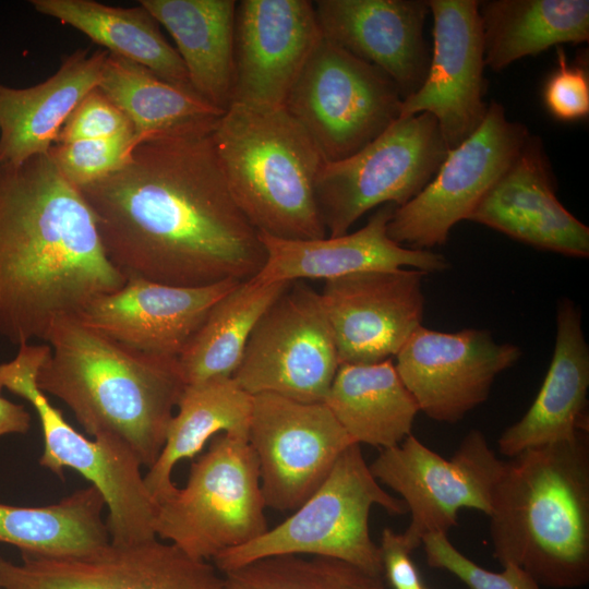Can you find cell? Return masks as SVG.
Wrapping results in <instances>:
<instances>
[{
	"label": "cell",
	"instance_id": "30",
	"mask_svg": "<svg viewBox=\"0 0 589 589\" xmlns=\"http://www.w3.org/2000/svg\"><path fill=\"white\" fill-rule=\"evenodd\" d=\"M40 14L59 20L108 52L136 62L160 79L191 87L181 57L141 5L119 8L94 0H32Z\"/></svg>",
	"mask_w": 589,
	"mask_h": 589
},
{
	"label": "cell",
	"instance_id": "3",
	"mask_svg": "<svg viewBox=\"0 0 589 589\" xmlns=\"http://www.w3.org/2000/svg\"><path fill=\"white\" fill-rule=\"evenodd\" d=\"M37 387L63 401L94 440L128 449L151 468L159 457L184 390L178 358L137 351L83 324L58 318Z\"/></svg>",
	"mask_w": 589,
	"mask_h": 589
},
{
	"label": "cell",
	"instance_id": "6",
	"mask_svg": "<svg viewBox=\"0 0 589 589\" xmlns=\"http://www.w3.org/2000/svg\"><path fill=\"white\" fill-rule=\"evenodd\" d=\"M373 505L389 515L408 513L401 498L381 486L360 444L354 443L291 516L254 540L220 552L213 558L214 566L224 574L269 556L312 555L337 558L383 576L380 548L369 528Z\"/></svg>",
	"mask_w": 589,
	"mask_h": 589
},
{
	"label": "cell",
	"instance_id": "29",
	"mask_svg": "<svg viewBox=\"0 0 589 589\" xmlns=\"http://www.w3.org/2000/svg\"><path fill=\"white\" fill-rule=\"evenodd\" d=\"M484 64L501 71L551 46L589 39L587 0L479 1Z\"/></svg>",
	"mask_w": 589,
	"mask_h": 589
},
{
	"label": "cell",
	"instance_id": "2",
	"mask_svg": "<svg viewBox=\"0 0 589 589\" xmlns=\"http://www.w3.org/2000/svg\"><path fill=\"white\" fill-rule=\"evenodd\" d=\"M124 283L86 201L49 153L0 166V337L44 341L55 321Z\"/></svg>",
	"mask_w": 589,
	"mask_h": 589
},
{
	"label": "cell",
	"instance_id": "9",
	"mask_svg": "<svg viewBox=\"0 0 589 589\" xmlns=\"http://www.w3.org/2000/svg\"><path fill=\"white\" fill-rule=\"evenodd\" d=\"M448 151L436 119L422 112L397 119L357 153L326 161L315 196L328 237L347 233L374 207L406 204L433 179Z\"/></svg>",
	"mask_w": 589,
	"mask_h": 589
},
{
	"label": "cell",
	"instance_id": "38",
	"mask_svg": "<svg viewBox=\"0 0 589 589\" xmlns=\"http://www.w3.org/2000/svg\"><path fill=\"white\" fill-rule=\"evenodd\" d=\"M557 69L544 87V103L557 119L572 121L589 112L588 76L582 67L569 64L562 47H557Z\"/></svg>",
	"mask_w": 589,
	"mask_h": 589
},
{
	"label": "cell",
	"instance_id": "10",
	"mask_svg": "<svg viewBox=\"0 0 589 589\" xmlns=\"http://www.w3.org/2000/svg\"><path fill=\"white\" fill-rule=\"evenodd\" d=\"M402 97L378 68L322 37L291 88L286 109L325 161L346 158L399 119Z\"/></svg>",
	"mask_w": 589,
	"mask_h": 589
},
{
	"label": "cell",
	"instance_id": "4",
	"mask_svg": "<svg viewBox=\"0 0 589 589\" xmlns=\"http://www.w3.org/2000/svg\"><path fill=\"white\" fill-rule=\"evenodd\" d=\"M490 518L493 556L540 586L574 589L589 581V442L528 448L505 461Z\"/></svg>",
	"mask_w": 589,
	"mask_h": 589
},
{
	"label": "cell",
	"instance_id": "35",
	"mask_svg": "<svg viewBox=\"0 0 589 589\" xmlns=\"http://www.w3.org/2000/svg\"><path fill=\"white\" fill-rule=\"evenodd\" d=\"M133 133L55 144L49 149L61 175L81 189L120 169L132 152Z\"/></svg>",
	"mask_w": 589,
	"mask_h": 589
},
{
	"label": "cell",
	"instance_id": "1",
	"mask_svg": "<svg viewBox=\"0 0 589 589\" xmlns=\"http://www.w3.org/2000/svg\"><path fill=\"white\" fill-rule=\"evenodd\" d=\"M215 124L149 137L116 172L79 189L108 260L125 280L203 287L245 281L263 267L260 232L221 170Z\"/></svg>",
	"mask_w": 589,
	"mask_h": 589
},
{
	"label": "cell",
	"instance_id": "16",
	"mask_svg": "<svg viewBox=\"0 0 589 589\" xmlns=\"http://www.w3.org/2000/svg\"><path fill=\"white\" fill-rule=\"evenodd\" d=\"M520 356L519 347L496 342L486 329L443 333L421 325L396 354L395 366L420 411L455 423L488 399L495 377Z\"/></svg>",
	"mask_w": 589,
	"mask_h": 589
},
{
	"label": "cell",
	"instance_id": "12",
	"mask_svg": "<svg viewBox=\"0 0 589 589\" xmlns=\"http://www.w3.org/2000/svg\"><path fill=\"white\" fill-rule=\"evenodd\" d=\"M338 366L320 292L293 281L259 318L231 378L251 396L324 402Z\"/></svg>",
	"mask_w": 589,
	"mask_h": 589
},
{
	"label": "cell",
	"instance_id": "23",
	"mask_svg": "<svg viewBox=\"0 0 589 589\" xmlns=\"http://www.w3.org/2000/svg\"><path fill=\"white\" fill-rule=\"evenodd\" d=\"M396 206H380L366 225L354 232L321 239L291 240L260 232L266 259L253 279L257 283L330 280L366 271L413 267L425 273L448 267L444 255L408 249L387 235Z\"/></svg>",
	"mask_w": 589,
	"mask_h": 589
},
{
	"label": "cell",
	"instance_id": "13",
	"mask_svg": "<svg viewBox=\"0 0 589 589\" xmlns=\"http://www.w3.org/2000/svg\"><path fill=\"white\" fill-rule=\"evenodd\" d=\"M529 135L525 125L506 118L501 104L491 101L481 124L448 151L433 179L395 207L387 224L388 237L419 250L444 244L453 226L468 219Z\"/></svg>",
	"mask_w": 589,
	"mask_h": 589
},
{
	"label": "cell",
	"instance_id": "34",
	"mask_svg": "<svg viewBox=\"0 0 589 589\" xmlns=\"http://www.w3.org/2000/svg\"><path fill=\"white\" fill-rule=\"evenodd\" d=\"M221 589H385V579L337 558L278 555L224 573Z\"/></svg>",
	"mask_w": 589,
	"mask_h": 589
},
{
	"label": "cell",
	"instance_id": "39",
	"mask_svg": "<svg viewBox=\"0 0 589 589\" xmlns=\"http://www.w3.org/2000/svg\"><path fill=\"white\" fill-rule=\"evenodd\" d=\"M378 548L384 579L393 589L424 588L401 533L384 528Z\"/></svg>",
	"mask_w": 589,
	"mask_h": 589
},
{
	"label": "cell",
	"instance_id": "15",
	"mask_svg": "<svg viewBox=\"0 0 589 589\" xmlns=\"http://www.w3.org/2000/svg\"><path fill=\"white\" fill-rule=\"evenodd\" d=\"M22 563L0 555V589H221L223 576L207 561L194 560L157 539L109 542L85 556L21 552Z\"/></svg>",
	"mask_w": 589,
	"mask_h": 589
},
{
	"label": "cell",
	"instance_id": "27",
	"mask_svg": "<svg viewBox=\"0 0 589 589\" xmlns=\"http://www.w3.org/2000/svg\"><path fill=\"white\" fill-rule=\"evenodd\" d=\"M324 402L356 443L383 449L411 434L420 411L392 359L340 364Z\"/></svg>",
	"mask_w": 589,
	"mask_h": 589
},
{
	"label": "cell",
	"instance_id": "37",
	"mask_svg": "<svg viewBox=\"0 0 589 589\" xmlns=\"http://www.w3.org/2000/svg\"><path fill=\"white\" fill-rule=\"evenodd\" d=\"M133 133L127 116L98 88L89 91L63 123L56 144Z\"/></svg>",
	"mask_w": 589,
	"mask_h": 589
},
{
	"label": "cell",
	"instance_id": "31",
	"mask_svg": "<svg viewBox=\"0 0 589 589\" xmlns=\"http://www.w3.org/2000/svg\"><path fill=\"white\" fill-rule=\"evenodd\" d=\"M130 120L132 151L163 133L213 124L224 115L193 88L169 83L147 68L108 53L97 86Z\"/></svg>",
	"mask_w": 589,
	"mask_h": 589
},
{
	"label": "cell",
	"instance_id": "28",
	"mask_svg": "<svg viewBox=\"0 0 589 589\" xmlns=\"http://www.w3.org/2000/svg\"><path fill=\"white\" fill-rule=\"evenodd\" d=\"M156 462L144 476L145 486L156 504L176 490L175 465L197 455L219 433L248 436L252 396L233 380L215 378L185 385Z\"/></svg>",
	"mask_w": 589,
	"mask_h": 589
},
{
	"label": "cell",
	"instance_id": "5",
	"mask_svg": "<svg viewBox=\"0 0 589 589\" xmlns=\"http://www.w3.org/2000/svg\"><path fill=\"white\" fill-rule=\"evenodd\" d=\"M212 136L229 190L259 232L291 240L326 237L315 196L326 161L285 106L233 103Z\"/></svg>",
	"mask_w": 589,
	"mask_h": 589
},
{
	"label": "cell",
	"instance_id": "25",
	"mask_svg": "<svg viewBox=\"0 0 589 589\" xmlns=\"http://www.w3.org/2000/svg\"><path fill=\"white\" fill-rule=\"evenodd\" d=\"M105 49H76L46 81L26 88L0 83V166L47 154L79 101L98 86Z\"/></svg>",
	"mask_w": 589,
	"mask_h": 589
},
{
	"label": "cell",
	"instance_id": "18",
	"mask_svg": "<svg viewBox=\"0 0 589 589\" xmlns=\"http://www.w3.org/2000/svg\"><path fill=\"white\" fill-rule=\"evenodd\" d=\"M433 47L419 89L402 99L399 118L432 115L452 149L483 121L484 43L477 0H429Z\"/></svg>",
	"mask_w": 589,
	"mask_h": 589
},
{
	"label": "cell",
	"instance_id": "40",
	"mask_svg": "<svg viewBox=\"0 0 589 589\" xmlns=\"http://www.w3.org/2000/svg\"><path fill=\"white\" fill-rule=\"evenodd\" d=\"M31 414L24 406L0 396V436L10 433H26L31 428Z\"/></svg>",
	"mask_w": 589,
	"mask_h": 589
},
{
	"label": "cell",
	"instance_id": "8",
	"mask_svg": "<svg viewBox=\"0 0 589 589\" xmlns=\"http://www.w3.org/2000/svg\"><path fill=\"white\" fill-rule=\"evenodd\" d=\"M49 346L24 344L12 361L0 364L2 388L23 397L36 410L43 430L39 465L63 479L73 469L91 481L108 507L110 541L129 544L156 539L157 504L149 495L141 464L125 448L105 440H88L70 425L36 384L37 372Z\"/></svg>",
	"mask_w": 589,
	"mask_h": 589
},
{
	"label": "cell",
	"instance_id": "19",
	"mask_svg": "<svg viewBox=\"0 0 589 589\" xmlns=\"http://www.w3.org/2000/svg\"><path fill=\"white\" fill-rule=\"evenodd\" d=\"M321 39L312 1H237L231 104L285 106Z\"/></svg>",
	"mask_w": 589,
	"mask_h": 589
},
{
	"label": "cell",
	"instance_id": "7",
	"mask_svg": "<svg viewBox=\"0 0 589 589\" xmlns=\"http://www.w3.org/2000/svg\"><path fill=\"white\" fill-rule=\"evenodd\" d=\"M265 507L248 436L219 433L191 464L185 486L157 504L154 531L190 557L208 561L263 534Z\"/></svg>",
	"mask_w": 589,
	"mask_h": 589
},
{
	"label": "cell",
	"instance_id": "14",
	"mask_svg": "<svg viewBox=\"0 0 589 589\" xmlns=\"http://www.w3.org/2000/svg\"><path fill=\"white\" fill-rule=\"evenodd\" d=\"M248 441L259 465L266 507L294 510L325 481L356 442L325 402L272 393L252 396Z\"/></svg>",
	"mask_w": 589,
	"mask_h": 589
},
{
	"label": "cell",
	"instance_id": "32",
	"mask_svg": "<svg viewBox=\"0 0 589 589\" xmlns=\"http://www.w3.org/2000/svg\"><path fill=\"white\" fill-rule=\"evenodd\" d=\"M290 284L251 278L217 300L178 357L185 384L230 378L259 318Z\"/></svg>",
	"mask_w": 589,
	"mask_h": 589
},
{
	"label": "cell",
	"instance_id": "22",
	"mask_svg": "<svg viewBox=\"0 0 589 589\" xmlns=\"http://www.w3.org/2000/svg\"><path fill=\"white\" fill-rule=\"evenodd\" d=\"M467 220L541 250L589 256V228L557 200L550 163L538 136H528Z\"/></svg>",
	"mask_w": 589,
	"mask_h": 589
},
{
	"label": "cell",
	"instance_id": "41",
	"mask_svg": "<svg viewBox=\"0 0 589 589\" xmlns=\"http://www.w3.org/2000/svg\"><path fill=\"white\" fill-rule=\"evenodd\" d=\"M423 589H425V588H423Z\"/></svg>",
	"mask_w": 589,
	"mask_h": 589
},
{
	"label": "cell",
	"instance_id": "33",
	"mask_svg": "<svg viewBox=\"0 0 589 589\" xmlns=\"http://www.w3.org/2000/svg\"><path fill=\"white\" fill-rule=\"evenodd\" d=\"M105 501L89 485L41 507L0 504V542L44 556H85L110 542L101 518Z\"/></svg>",
	"mask_w": 589,
	"mask_h": 589
},
{
	"label": "cell",
	"instance_id": "20",
	"mask_svg": "<svg viewBox=\"0 0 589 589\" xmlns=\"http://www.w3.org/2000/svg\"><path fill=\"white\" fill-rule=\"evenodd\" d=\"M241 281L178 287L129 278L76 316L86 326L141 352L178 358L211 308Z\"/></svg>",
	"mask_w": 589,
	"mask_h": 589
},
{
	"label": "cell",
	"instance_id": "21",
	"mask_svg": "<svg viewBox=\"0 0 589 589\" xmlns=\"http://www.w3.org/2000/svg\"><path fill=\"white\" fill-rule=\"evenodd\" d=\"M322 37L383 71L402 99L422 85L430 55L422 0L313 1Z\"/></svg>",
	"mask_w": 589,
	"mask_h": 589
},
{
	"label": "cell",
	"instance_id": "36",
	"mask_svg": "<svg viewBox=\"0 0 589 589\" xmlns=\"http://www.w3.org/2000/svg\"><path fill=\"white\" fill-rule=\"evenodd\" d=\"M430 567L446 570L469 589H541L522 568L507 564L502 572L488 570L458 551L445 533L426 534L421 542Z\"/></svg>",
	"mask_w": 589,
	"mask_h": 589
},
{
	"label": "cell",
	"instance_id": "17",
	"mask_svg": "<svg viewBox=\"0 0 589 589\" xmlns=\"http://www.w3.org/2000/svg\"><path fill=\"white\" fill-rule=\"evenodd\" d=\"M426 274L401 267L325 281L320 296L339 365L378 363L399 352L421 326Z\"/></svg>",
	"mask_w": 589,
	"mask_h": 589
},
{
	"label": "cell",
	"instance_id": "24",
	"mask_svg": "<svg viewBox=\"0 0 589 589\" xmlns=\"http://www.w3.org/2000/svg\"><path fill=\"white\" fill-rule=\"evenodd\" d=\"M589 348L581 314L569 299L558 303L553 358L542 386L524 417L498 438L509 458L519 453L588 433Z\"/></svg>",
	"mask_w": 589,
	"mask_h": 589
},
{
	"label": "cell",
	"instance_id": "26",
	"mask_svg": "<svg viewBox=\"0 0 589 589\" xmlns=\"http://www.w3.org/2000/svg\"><path fill=\"white\" fill-rule=\"evenodd\" d=\"M176 43L190 85L226 110L235 80V0H141Z\"/></svg>",
	"mask_w": 589,
	"mask_h": 589
},
{
	"label": "cell",
	"instance_id": "11",
	"mask_svg": "<svg viewBox=\"0 0 589 589\" xmlns=\"http://www.w3.org/2000/svg\"><path fill=\"white\" fill-rule=\"evenodd\" d=\"M504 464L483 433L471 430L449 459L409 434L400 444L383 449L369 467L406 504L410 522L401 534L412 552L426 534H447L461 508L489 516Z\"/></svg>",
	"mask_w": 589,
	"mask_h": 589
}]
</instances>
